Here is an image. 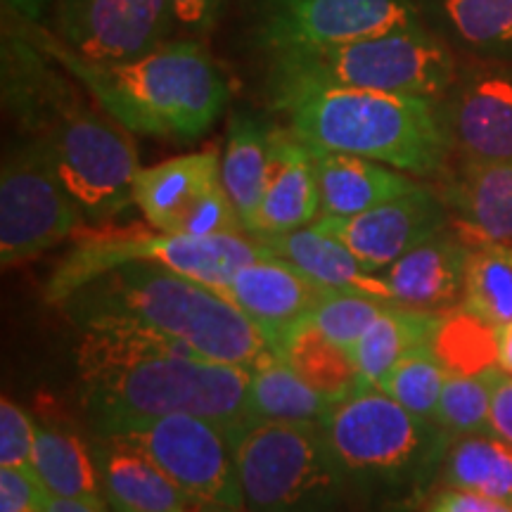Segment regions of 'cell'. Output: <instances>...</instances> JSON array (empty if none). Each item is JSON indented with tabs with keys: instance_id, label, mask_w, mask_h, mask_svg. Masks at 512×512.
Instances as JSON below:
<instances>
[{
	"instance_id": "60d3db41",
	"label": "cell",
	"mask_w": 512,
	"mask_h": 512,
	"mask_svg": "<svg viewBox=\"0 0 512 512\" xmlns=\"http://www.w3.org/2000/svg\"><path fill=\"white\" fill-rule=\"evenodd\" d=\"M41 508L43 512H112L107 503L79 501V498H62V496L46 494V491H43Z\"/></svg>"
},
{
	"instance_id": "74e56055",
	"label": "cell",
	"mask_w": 512,
	"mask_h": 512,
	"mask_svg": "<svg viewBox=\"0 0 512 512\" xmlns=\"http://www.w3.org/2000/svg\"><path fill=\"white\" fill-rule=\"evenodd\" d=\"M425 512H512V505L444 486L427 496Z\"/></svg>"
},
{
	"instance_id": "4316f807",
	"label": "cell",
	"mask_w": 512,
	"mask_h": 512,
	"mask_svg": "<svg viewBox=\"0 0 512 512\" xmlns=\"http://www.w3.org/2000/svg\"><path fill=\"white\" fill-rule=\"evenodd\" d=\"M283 361L320 396L339 403L361 389L351 351L339 347L311 318L302 320L275 347Z\"/></svg>"
},
{
	"instance_id": "7a4b0ae2",
	"label": "cell",
	"mask_w": 512,
	"mask_h": 512,
	"mask_svg": "<svg viewBox=\"0 0 512 512\" xmlns=\"http://www.w3.org/2000/svg\"><path fill=\"white\" fill-rule=\"evenodd\" d=\"M10 17L0 48L5 112L46 150L83 221L117 219L136 204L140 166L131 131L88 105L74 76L27 34L22 19Z\"/></svg>"
},
{
	"instance_id": "836d02e7",
	"label": "cell",
	"mask_w": 512,
	"mask_h": 512,
	"mask_svg": "<svg viewBox=\"0 0 512 512\" xmlns=\"http://www.w3.org/2000/svg\"><path fill=\"white\" fill-rule=\"evenodd\" d=\"M446 368L434 354L430 344L413 349L384 377L380 389L384 394L399 401L406 411H411L422 420L434 422L441 399V389L446 382Z\"/></svg>"
},
{
	"instance_id": "4dcf8cb0",
	"label": "cell",
	"mask_w": 512,
	"mask_h": 512,
	"mask_svg": "<svg viewBox=\"0 0 512 512\" xmlns=\"http://www.w3.org/2000/svg\"><path fill=\"white\" fill-rule=\"evenodd\" d=\"M498 330L467 306L441 316L432 337V351L448 375H477L498 366Z\"/></svg>"
},
{
	"instance_id": "6da1fadb",
	"label": "cell",
	"mask_w": 512,
	"mask_h": 512,
	"mask_svg": "<svg viewBox=\"0 0 512 512\" xmlns=\"http://www.w3.org/2000/svg\"><path fill=\"white\" fill-rule=\"evenodd\" d=\"M76 368L93 437H121L176 413L209 420L230 444L252 425L247 415L252 370L211 361L155 332L81 330Z\"/></svg>"
},
{
	"instance_id": "1f68e13d",
	"label": "cell",
	"mask_w": 512,
	"mask_h": 512,
	"mask_svg": "<svg viewBox=\"0 0 512 512\" xmlns=\"http://www.w3.org/2000/svg\"><path fill=\"white\" fill-rule=\"evenodd\" d=\"M430 10L465 48L512 55V0H430Z\"/></svg>"
},
{
	"instance_id": "f35d334b",
	"label": "cell",
	"mask_w": 512,
	"mask_h": 512,
	"mask_svg": "<svg viewBox=\"0 0 512 512\" xmlns=\"http://www.w3.org/2000/svg\"><path fill=\"white\" fill-rule=\"evenodd\" d=\"M489 432L512 444V375L503 368L496 377L494 396H491Z\"/></svg>"
},
{
	"instance_id": "83f0119b",
	"label": "cell",
	"mask_w": 512,
	"mask_h": 512,
	"mask_svg": "<svg viewBox=\"0 0 512 512\" xmlns=\"http://www.w3.org/2000/svg\"><path fill=\"white\" fill-rule=\"evenodd\" d=\"M335 403L311 389L275 351L252 368L247 389L249 422H325Z\"/></svg>"
},
{
	"instance_id": "3957f363",
	"label": "cell",
	"mask_w": 512,
	"mask_h": 512,
	"mask_svg": "<svg viewBox=\"0 0 512 512\" xmlns=\"http://www.w3.org/2000/svg\"><path fill=\"white\" fill-rule=\"evenodd\" d=\"M57 306L79 330H147L188 344L211 361L249 370L273 351L219 290L157 264L110 268Z\"/></svg>"
},
{
	"instance_id": "d590c367",
	"label": "cell",
	"mask_w": 512,
	"mask_h": 512,
	"mask_svg": "<svg viewBox=\"0 0 512 512\" xmlns=\"http://www.w3.org/2000/svg\"><path fill=\"white\" fill-rule=\"evenodd\" d=\"M36 444V422L27 411L3 396L0 401V467L31 472Z\"/></svg>"
},
{
	"instance_id": "5bb4252c",
	"label": "cell",
	"mask_w": 512,
	"mask_h": 512,
	"mask_svg": "<svg viewBox=\"0 0 512 512\" xmlns=\"http://www.w3.org/2000/svg\"><path fill=\"white\" fill-rule=\"evenodd\" d=\"M415 0H259L256 38L268 53L354 41L418 24Z\"/></svg>"
},
{
	"instance_id": "8992f818",
	"label": "cell",
	"mask_w": 512,
	"mask_h": 512,
	"mask_svg": "<svg viewBox=\"0 0 512 512\" xmlns=\"http://www.w3.org/2000/svg\"><path fill=\"white\" fill-rule=\"evenodd\" d=\"M323 427L351 489L389 503L425 498L453 439L377 387L335 403Z\"/></svg>"
},
{
	"instance_id": "7402d4cb",
	"label": "cell",
	"mask_w": 512,
	"mask_h": 512,
	"mask_svg": "<svg viewBox=\"0 0 512 512\" xmlns=\"http://www.w3.org/2000/svg\"><path fill=\"white\" fill-rule=\"evenodd\" d=\"M313 157L320 185V216L363 214L418 185L403 171L366 157L320 147H313Z\"/></svg>"
},
{
	"instance_id": "9a60e30c",
	"label": "cell",
	"mask_w": 512,
	"mask_h": 512,
	"mask_svg": "<svg viewBox=\"0 0 512 512\" xmlns=\"http://www.w3.org/2000/svg\"><path fill=\"white\" fill-rule=\"evenodd\" d=\"M451 152L460 162L512 159V64L475 62L458 69L456 81L439 100Z\"/></svg>"
},
{
	"instance_id": "ab89813d",
	"label": "cell",
	"mask_w": 512,
	"mask_h": 512,
	"mask_svg": "<svg viewBox=\"0 0 512 512\" xmlns=\"http://www.w3.org/2000/svg\"><path fill=\"white\" fill-rule=\"evenodd\" d=\"M176 22L190 31H207L219 19L226 0H171Z\"/></svg>"
},
{
	"instance_id": "e0dca14e",
	"label": "cell",
	"mask_w": 512,
	"mask_h": 512,
	"mask_svg": "<svg viewBox=\"0 0 512 512\" xmlns=\"http://www.w3.org/2000/svg\"><path fill=\"white\" fill-rule=\"evenodd\" d=\"M330 292L335 290L316 283L290 261L268 254L242 266L221 294L252 320L275 351L280 339L311 318Z\"/></svg>"
},
{
	"instance_id": "e575fe53",
	"label": "cell",
	"mask_w": 512,
	"mask_h": 512,
	"mask_svg": "<svg viewBox=\"0 0 512 512\" xmlns=\"http://www.w3.org/2000/svg\"><path fill=\"white\" fill-rule=\"evenodd\" d=\"M392 302H384L377 297H366V294L351 292H330L318 309L311 313V320L320 330L328 335L332 342L347 351L354 349V344L363 337L375 318L387 309Z\"/></svg>"
},
{
	"instance_id": "f546056e",
	"label": "cell",
	"mask_w": 512,
	"mask_h": 512,
	"mask_svg": "<svg viewBox=\"0 0 512 512\" xmlns=\"http://www.w3.org/2000/svg\"><path fill=\"white\" fill-rule=\"evenodd\" d=\"M463 306L503 328L512 320V240H470Z\"/></svg>"
},
{
	"instance_id": "9c48e42d",
	"label": "cell",
	"mask_w": 512,
	"mask_h": 512,
	"mask_svg": "<svg viewBox=\"0 0 512 512\" xmlns=\"http://www.w3.org/2000/svg\"><path fill=\"white\" fill-rule=\"evenodd\" d=\"M264 256V242L249 233L214 238L143 230L83 233L48 278L46 302L57 306L95 275L124 264H157L223 292L242 266Z\"/></svg>"
},
{
	"instance_id": "f6af8a7d",
	"label": "cell",
	"mask_w": 512,
	"mask_h": 512,
	"mask_svg": "<svg viewBox=\"0 0 512 512\" xmlns=\"http://www.w3.org/2000/svg\"><path fill=\"white\" fill-rule=\"evenodd\" d=\"M510 505H512V503H510Z\"/></svg>"
},
{
	"instance_id": "ee69618b",
	"label": "cell",
	"mask_w": 512,
	"mask_h": 512,
	"mask_svg": "<svg viewBox=\"0 0 512 512\" xmlns=\"http://www.w3.org/2000/svg\"><path fill=\"white\" fill-rule=\"evenodd\" d=\"M27 512H43V508H41V505H36V508H29Z\"/></svg>"
},
{
	"instance_id": "484cf974",
	"label": "cell",
	"mask_w": 512,
	"mask_h": 512,
	"mask_svg": "<svg viewBox=\"0 0 512 512\" xmlns=\"http://www.w3.org/2000/svg\"><path fill=\"white\" fill-rule=\"evenodd\" d=\"M439 320V313L389 304L351 349V358H354L358 377H361V389H380L384 377L392 373V368L403 356L411 354L413 349L425 347V344H432Z\"/></svg>"
},
{
	"instance_id": "4fadbf2b",
	"label": "cell",
	"mask_w": 512,
	"mask_h": 512,
	"mask_svg": "<svg viewBox=\"0 0 512 512\" xmlns=\"http://www.w3.org/2000/svg\"><path fill=\"white\" fill-rule=\"evenodd\" d=\"M171 0H55L53 34L81 60L126 62L169 43Z\"/></svg>"
},
{
	"instance_id": "b9f144b4",
	"label": "cell",
	"mask_w": 512,
	"mask_h": 512,
	"mask_svg": "<svg viewBox=\"0 0 512 512\" xmlns=\"http://www.w3.org/2000/svg\"><path fill=\"white\" fill-rule=\"evenodd\" d=\"M46 5L48 0H3L5 12L31 24L41 22L43 15H46Z\"/></svg>"
},
{
	"instance_id": "2e32d148",
	"label": "cell",
	"mask_w": 512,
	"mask_h": 512,
	"mask_svg": "<svg viewBox=\"0 0 512 512\" xmlns=\"http://www.w3.org/2000/svg\"><path fill=\"white\" fill-rule=\"evenodd\" d=\"M451 209L439 192L418 183L394 200L356 216H320L313 226L332 235L370 271L382 273L396 259L441 233Z\"/></svg>"
},
{
	"instance_id": "30bf717a",
	"label": "cell",
	"mask_w": 512,
	"mask_h": 512,
	"mask_svg": "<svg viewBox=\"0 0 512 512\" xmlns=\"http://www.w3.org/2000/svg\"><path fill=\"white\" fill-rule=\"evenodd\" d=\"M83 216L46 150L27 138L0 169V264H27L76 233Z\"/></svg>"
},
{
	"instance_id": "44dd1931",
	"label": "cell",
	"mask_w": 512,
	"mask_h": 512,
	"mask_svg": "<svg viewBox=\"0 0 512 512\" xmlns=\"http://www.w3.org/2000/svg\"><path fill=\"white\" fill-rule=\"evenodd\" d=\"M256 238L264 242L268 254L290 261L292 266H297L299 271L328 290L366 294V297H377L394 304L392 292L382 275L370 271L342 242L316 226L280 235H256Z\"/></svg>"
},
{
	"instance_id": "7bdbcfd3",
	"label": "cell",
	"mask_w": 512,
	"mask_h": 512,
	"mask_svg": "<svg viewBox=\"0 0 512 512\" xmlns=\"http://www.w3.org/2000/svg\"><path fill=\"white\" fill-rule=\"evenodd\" d=\"M498 366L512 375V320L498 330Z\"/></svg>"
},
{
	"instance_id": "8d00e7d4",
	"label": "cell",
	"mask_w": 512,
	"mask_h": 512,
	"mask_svg": "<svg viewBox=\"0 0 512 512\" xmlns=\"http://www.w3.org/2000/svg\"><path fill=\"white\" fill-rule=\"evenodd\" d=\"M43 501V486L34 472L0 467V512H27Z\"/></svg>"
},
{
	"instance_id": "277c9868",
	"label": "cell",
	"mask_w": 512,
	"mask_h": 512,
	"mask_svg": "<svg viewBox=\"0 0 512 512\" xmlns=\"http://www.w3.org/2000/svg\"><path fill=\"white\" fill-rule=\"evenodd\" d=\"M22 24L95 105L131 133L192 143L216 124L230 100L226 74L195 41H169L136 60L98 64L69 53L50 31Z\"/></svg>"
},
{
	"instance_id": "ba28073f",
	"label": "cell",
	"mask_w": 512,
	"mask_h": 512,
	"mask_svg": "<svg viewBox=\"0 0 512 512\" xmlns=\"http://www.w3.org/2000/svg\"><path fill=\"white\" fill-rule=\"evenodd\" d=\"M233 453L249 512H344L354 491L323 422H254Z\"/></svg>"
},
{
	"instance_id": "ffe728a7",
	"label": "cell",
	"mask_w": 512,
	"mask_h": 512,
	"mask_svg": "<svg viewBox=\"0 0 512 512\" xmlns=\"http://www.w3.org/2000/svg\"><path fill=\"white\" fill-rule=\"evenodd\" d=\"M93 456L112 512H202L140 448L119 437H93Z\"/></svg>"
},
{
	"instance_id": "52a82bcc",
	"label": "cell",
	"mask_w": 512,
	"mask_h": 512,
	"mask_svg": "<svg viewBox=\"0 0 512 512\" xmlns=\"http://www.w3.org/2000/svg\"><path fill=\"white\" fill-rule=\"evenodd\" d=\"M268 86L318 83L441 100L458 76L451 48L422 22L354 41L268 53Z\"/></svg>"
},
{
	"instance_id": "d6a6232c",
	"label": "cell",
	"mask_w": 512,
	"mask_h": 512,
	"mask_svg": "<svg viewBox=\"0 0 512 512\" xmlns=\"http://www.w3.org/2000/svg\"><path fill=\"white\" fill-rule=\"evenodd\" d=\"M501 368L484 370L477 375H448L441 389V399L434 422L448 437L489 432L491 396Z\"/></svg>"
},
{
	"instance_id": "ac0fdd59",
	"label": "cell",
	"mask_w": 512,
	"mask_h": 512,
	"mask_svg": "<svg viewBox=\"0 0 512 512\" xmlns=\"http://www.w3.org/2000/svg\"><path fill=\"white\" fill-rule=\"evenodd\" d=\"M470 242L460 230L444 228L403 254L380 273L394 304L415 311L444 313L463 306Z\"/></svg>"
},
{
	"instance_id": "d6986e66",
	"label": "cell",
	"mask_w": 512,
	"mask_h": 512,
	"mask_svg": "<svg viewBox=\"0 0 512 512\" xmlns=\"http://www.w3.org/2000/svg\"><path fill=\"white\" fill-rule=\"evenodd\" d=\"M320 219V185L313 147L275 124L271 164L252 235H280Z\"/></svg>"
},
{
	"instance_id": "f1b7e54d",
	"label": "cell",
	"mask_w": 512,
	"mask_h": 512,
	"mask_svg": "<svg viewBox=\"0 0 512 512\" xmlns=\"http://www.w3.org/2000/svg\"><path fill=\"white\" fill-rule=\"evenodd\" d=\"M439 479L451 489L512 503V444L491 432L451 439Z\"/></svg>"
},
{
	"instance_id": "603a6c76",
	"label": "cell",
	"mask_w": 512,
	"mask_h": 512,
	"mask_svg": "<svg viewBox=\"0 0 512 512\" xmlns=\"http://www.w3.org/2000/svg\"><path fill=\"white\" fill-rule=\"evenodd\" d=\"M470 240H512V159L460 162L441 192Z\"/></svg>"
},
{
	"instance_id": "8fae6325",
	"label": "cell",
	"mask_w": 512,
	"mask_h": 512,
	"mask_svg": "<svg viewBox=\"0 0 512 512\" xmlns=\"http://www.w3.org/2000/svg\"><path fill=\"white\" fill-rule=\"evenodd\" d=\"M136 207L159 233L214 238L247 233L221 181L216 150L166 159L138 171Z\"/></svg>"
},
{
	"instance_id": "7c38bea8",
	"label": "cell",
	"mask_w": 512,
	"mask_h": 512,
	"mask_svg": "<svg viewBox=\"0 0 512 512\" xmlns=\"http://www.w3.org/2000/svg\"><path fill=\"white\" fill-rule=\"evenodd\" d=\"M204 508L242 512L238 465L230 439L200 415L176 413L131 434H121Z\"/></svg>"
},
{
	"instance_id": "cb8c5ba5",
	"label": "cell",
	"mask_w": 512,
	"mask_h": 512,
	"mask_svg": "<svg viewBox=\"0 0 512 512\" xmlns=\"http://www.w3.org/2000/svg\"><path fill=\"white\" fill-rule=\"evenodd\" d=\"M273 133L275 124L268 119L254 112H238L230 119L226 147L221 155L223 188L238 209L242 226L249 235L264 197Z\"/></svg>"
},
{
	"instance_id": "d4e9b609",
	"label": "cell",
	"mask_w": 512,
	"mask_h": 512,
	"mask_svg": "<svg viewBox=\"0 0 512 512\" xmlns=\"http://www.w3.org/2000/svg\"><path fill=\"white\" fill-rule=\"evenodd\" d=\"M31 472L46 494L79 501L107 503L93 446L62 422H36V444Z\"/></svg>"
},
{
	"instance_id": "5b68a950",
	"label": "cell",
	"mask_w": 512,
	"mask_h": 512,
	"mask_svg": "<svg viewBox=\"0 0 512 512\" xmlns=\"http://www.w3.org/2000/svg\"><path fill=\"white\" fill-rule=\"evenodd\" d=\"M268 98L294 136L320 150L413 176L441 174L451 155L439 100L318 83L268 86Z\"/></svg>"
}]
</instances>
